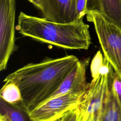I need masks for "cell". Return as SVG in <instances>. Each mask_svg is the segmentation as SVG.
Here are the masks:
<instances>
[{
	"label": "cell",
	"instance_id": "obj_1",
	"mask_svg": "<svg viewBox=\"0 0 121 121\" xmlns=\"http://www.w3.org/2000/svg\"><path fill=\"white\" fill-rule=\"evenodd\" d=\"M78 60L73 55L47 57L23 66L7 75L3 81L13 82L18 86L22 101L17 107L27 115L49 98Z\"/></svg>",
	"mask_w": 121,
	"mask_h": 121
},
{
	"label": "cell",
	"instance_id": "obj_2",
	"mask_svg": "<svg viewBox=\"0 0 121 121\" xmlns=\"http://www.w3.org/2000/svg\"><path fill=\"white\" fill-rule=\"evenodd\" d=\"M89 26L83 18L60 23L20 12L16 29L23 36L60 48L87 50L91 44Z\"/></svg>",
	"mask_w": 121,
	"mask_h": 121
},
{
	"label": "cell",
	"instance_id": "obj_3",
	"mask_svg": "<svg viewBox=\"0 0 121 121\" xmlns=\"http://www.w3.org/2000/svg\"><path fill=\"white\" fill-rule=\"evenodd\" d=\"M86 16L94 26L104 58L121 78V29L97 12L87 11Z\"/></svg>",
	"mask_w": 121,
	"mask_h": 121
},
{
	"label": "cell",
	"instance_id": "obj_4",
	"mask_svg": "<svg viewBox=\"0 0 121 121\" xmlns=\"http://www.w3.org/2000/svg\"><path fill=\"white\" fill-rule=\"evenodd\" d=\"M114 70L111 66L108 73L100 74L88 83L78 107L77 121H99L104 101Z\"/></svg>",
	"mask_w": 121,
	"mask_h": 121
},
{
	"label": "cell",
	"instance_id": "obj_5",
	"mask_svg": "<svg viewBox=\"0 0 121 121\" xmlns=\"http://www.w3.org/2000/svg\"><path fill=\"white\" fill-rule=\"evenodd\" d=\"M16 0H0V71L6 69L16 49Z\"/></svg>",
	"mask_w": 121,
	"mask_h": 121
},
{
	"label": "cell",
	"instance_id": "obj_6",
	"mask_svg": "<svg viewBox=\"0 0 121 121\" xmlns=\"http://www.w3.org/2000/svg\"><path fill=\"white\" fill-rule=\"evenodd\" d=\"M85 90L50 98L29 112L27 117L30 121H54L77 108Z\"/></svg>",
	"mask_w": 121,
	"mask_h": 121
},
{
	"label": "cell",
	"instance_id": "obj_7",
	"mask_svg": "<svg viewBox=\"0 0 121 121\" xmlns=\"http://www.w3.org/2000/svg\"><path fill=\"white\" fill-rule=\"evenodd\" d=\"M90 60L89 57L79 60L75 67L48 99L69 93H80L84 91L88 83L86 80V71Z\"/></svg>",
	"mask_w": 121,
	"mask_h": 121
},
{
	"label": "cell",
	"instance_id": "obj_8",
	"mask_svg": "<svg viewBox=\"0 0 121 121\" xmlns=\"http://www.w3.org/2000/svg\"><path fill=\"white\" fill-rule=\"evenodd\" d=\"M87 11L101 14L121 29V0H87Z\"/></svg>",
	"mask_w": 121,
	"mask_h": 121
},
{
	"label": "cell",
	"instance_id": "obj_9",
	"mask_svg": "<svg viewBox=\"0 0 121 121\" xmlns=\"http://www.w3.org/2000/svg\"><path fill=\"white\" fill-rule=\"evenodd\" d=\"M46 12L43 17L60 23L73 21L70 0H45Z\"/></svg>",
	"mask_w": 121,
	"mask_h": 121
},
{
	"label": "cell",
	"instance_id": "obj_10",
	"mask_svg": "<svg viewBox=\"0 0 121 121\" xmlns=\"http://www.w3.org/2000/svg\"><path fill=\"white\" fill-rule=\"evenodd\" d=\"M112 74L99 121H121V111L112 89Z\"/></svg>",
	"mask_w": 121,
	"mask_h": 121
},
{
	"label": "cell",
	"instance_id": "obj_11",
	"mask_svg": "<svg viewBox=\"0 0 121 121\" xmlns=\"http://www.w3.org/2000/svg\"><path fill=\"white\" fill-rule=\"evenodd\" d=\"M0 97L7 103L16 107H18L22 101L19 87L11 81L5 82L0 91Z\"/></svg>",
	"mask_w": 121,
	"mask_h": 121
},
{
	"label": "cell",
	"instance_id": "obj_12",
	"mask_svg": "<svg viewBox=\"0 0 121 121\" xmlns=\"http://www.w3.org/2000/svg\"><path fill=\"white\" fill-rule=\"evenodd\" d=\"M24 112L17 107L10 105L0 99V114L6 115L11 121H29Z\"/></svg>",
	"mask_w": 121,
	"mask_h": 121
},
{
	"label": "cell",
	"instance_id": "obj_13",
	"mask_svg": "<svg viewBox=\"0 0 121 121\" xmlns=\"http://www.w3.org/2000/svg\"><path fill=\"white\" fill-rule=\"evenodd\" d=\"M87 0H70L73 21L84 18L87 12Z\"/></svg>",
	"mask_w": 121,
	"mask_h": 121
},
{
	"label": "cell",
	"instance_id": "obj_14",
	"mask_svg": "<svg viewBox=\"0 0 121 121\" xmlns=\"http://www.w3.org/2000/svg\"><path fill=\"white\" fill-rule=\"evenodd\" d=\"M104 64V57L100 51L94 56L90 65V71L92 79L97 78L100 75V70Z\"/></svg>",
	"mask_w": 121,
	"mask_h": 121
},
{
	"label": "cell",
	"instance_id": "obj_15",
	"mask_svg": "<svg viewBox=\"0 0 121 121\" xmlns=\"http://www.w3.org/2000/svg\"><path fill=\"white\" fill-rule=\"evenodd\" d=\"M112 89L117 103L121 111V78L114 71L112 74Z\"/></svg>",
	"mask_w": 121,
	"mask_h": 121
},
{
	"label": "cell",
	"instance_id": "obj_16",
	"mask_svg": "<svg viewBox=\"0 0 121 121\" xmlns=\"http://www.w3.org/2000/svg\"><path fill=\"white\" fill-rule=\"evenodd\" d=\"M78 108V107H77ZM71 110L61 117V121H77L78 108Z\"/></svg>",
	"mask_w": 121,
	"mask_h": 121
},
{
	"label": "cell",
	"instance_id": "obj_17",
	"mask_svg": "<svg viewBox=\"0 0 121 121\" xmlns=\"http://www.w3.org/2000/svg\"><path fill=\"white\" fill-rule=\"evenodd\" d=\"M42 12L43 16L46 12V4L45 0H28Z\"/></svg>",
	"mask_w": 121,
	"mask_h": 121
},
{
	"label": "cell",
	"instance_id": "obj_18",
	"mask_svg": "<svg viewBox=\"0 0 121 121\" xmlns=\"http://www.w3.org/2000/svg\"><path fill=\"white\" fill-rule=\"evenodd\" d=\"M0 121H11L6 115L0 114Z\"/></svg>",
	"mask_w": 121,
	"mask_h": 121
},
{
	"label": "cell",
	"instance_id": "obj_19",
	"mask_svg": "<svg viewBox=\"0 0 121 121\" xmlns=\"http://www.w3.org/2000/svg\"><path fill=\"white\" fill-rule=\"evenodd\" d=\"M54 121H61V118H59V119H57V120H56Z\"/></svg>",
	"mask_w": 121,
	"mask_h": 121
}]
</instances>
